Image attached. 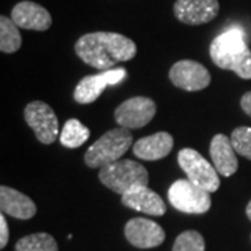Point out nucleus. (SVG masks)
<instances>
[{
	"label": "nucleus",
	"mask_w": 251,
	"mask_h": 251,
	"mask_svg": "<svg viewBox=\"0 0 251 251\" xmlns=\"http://www.w3.org/2000/svg\"><path fill=\"white\" fill-rule=\"evenodd\" d=\"M125 236L130 244L138 249H153L165 242V230L162 226L145 218L130 219L126 224Z\"/></svg>",
	"instance_id": "nucleus-11"
},
{
	"label": "nucleus",
	"mask_w": 251,
	"mask_h": 251,
	"mask_svg": "<svg viewBox=\"0 0 251 251\" xmlns=\"http://www.w3.org/2000/svg\"><path fill=\"white\" fill-rule=\"evenodd\" d=\"M240 105H242V109L244 110V113L251 117V91L246 92L243 95L242 99H240Z\"/></svg>",
	"instance_id": "nucleus-24"
},
{
	"label": "nucleus",
	"mask_w": 251,
	"mask_h": 251,
	"mask_svg": "<svg viewBox=\"0 0 251 251\" xmlns=\"http://www.w3.org/2000/svg\"><path fill=\"white\" fill-rule=\"evenodd\" d=\"M0 209L3 214L24 221L34 218L36 214L35 202L31 198L7 186L0 187Z\"/></svg>",
	"instance_id": "nucleus-17"
},
{
	"label": "nucleus",
	"mask_w": 251,
	"mask_h": 251,
	"mask_svg": "<svg viewBox=\"0 0 251 251\" xmlns=\"http://www.w3.org/2000/svg\"><path fill=\"white\" fill-rule=\"evenodd\" d=\"M169 78L184 91L196 92L206 88L211 84V74L205 66L194 60H180L172 66Z\"/></svg>",
	"instance_id": "nucleus-10"
},
{
	"label": "nucleus",
	"mask_w": 251,
	"mask_h": 251,
	"mask_svg": "<svg viewBox=\"0 0 251 251\" xmlns=\"http://www.w3.org/2000/svg\"><path fill=\"white\" fill-rule=\"evenodd\" d=\"M91 131L87 126H84L77 119L67 120L62 128L60 133V144L66 148H78L84 143L88 141Z\"/></svg>",
	"instance_id": "nucleus-18"
},
{
	"label": "nucleus",
	"mask_w": 251,
	"mask_h": 251,
	"mask_svg": "<svg viewBox=\"0 0 251 251\" xmlns=\"http://www.w3.org/2000/svg\"><path fill=\"white\" fill-rule=\"evenodd\" d=\"M172 251H205V240L197 230H186L176 237Z\"/></svg>",
	"instance_id": "nucleus-21"
},
{
	"label": "nucleus",
	"mask_w": 251,
	"mask_h": 251,
	"mask_svg": "<svg viewBox=\"0 0 251 251\" xmlns=\"http://www.w3.org/2000/svg\"><path fill=\"white\" fill-rule=\"evenodd\" d=\"M127 72L125 69H112L100 74L87 75L77 84L74 90V100L81 105H88L95 102L102 95L108 85H115L125 80Z\"/></svg>",
	"instance_id": "nucleus-9"
},
{
	"label": "nucleus",
	"mask_w": 251,
	"mask_h": 251,
	"mask_svg": "<svg viewBox=\"0 0 251 251\" xmlns=\"http://www.w3.org/2000/svg\"><path fill=\"white\" fill-rule=\"evenodd\" d=\"M156 115V103L147 97H133L120 103L115 110L117 125L125 128H141Z\"/></svg>",
	"instance_id": "nucleus-8"
},
{
	"label": "nucleus",
	"mask_w": 251,
	"mask_h": 251,
	"mask_svg": "<svg viewBox=\"0 0 251 251\" xmlns=\"http://www.w3.org/2000/svg\"><path fill=\"white\" fill-rule=\"evenodd\" d=\"M16 251H59L57 243L49 233H32L16 243Z\"/></svg>",
	"instance_id": "nucleus-20"
},
{
	"label": "nucleus",
	"mask_w": 251,
	"mask_h": 251,
	"mask_svg": "<svg viewBox=\"0 0 251 251\" xmlns=\"http://www.w3.org/2000/svg\"><path fill=\"white\" fill-rule=\"evenodd\" d=\"M9 243V226L4 214L0 215V249H4Z\"/></svg>",
	"instance_id": "nucleus-23"
},
{
	"label": "nucleus",
	"mask_w": 251,
	"mask_h": 251,
	"mask_svg": "<svg viewBox=\"0 0 251 251\" xmlns=\"http://www.w3.org/2000/svg\"><path fill=\"white\" fill-rule=\"evenodd\" d=\"M177 162L181 171L187 175V179L198 187L204 188L208 193H215L221 186L218 171L201 153L193 148L180 150Z\"/></svg>",
	"instance_id": "nucleus-5"
},
{
	"label": "nucleus",
	"mask_w": 251,
	"mask_h": 251,
	"mask_svg": "<svg viewBox=\"0 0 251 251\" xmlns=\"http://www.w3.org/2000/svg\"><path fill=\"white\" fill-rule=\"evenodd\" d=\"M173 137L168 131H159L140 138L133 145V152L144 161H159L166 158L173 150Z\"/></svg>",
	"instance_id": "nucleus-14"
},
{
	"label": "nucleus",
	"mask_w": 251,
	"mask_h": 251,
	"mask_svg": "<svg viewBox=\"0 0 251 251\" xmlns=\"http://www.w3.org/2000/svg\"><path fill=\"white\" fill-rule=\"evenodd\" d=\"M173 13L180 23L187 25H201L212 21L219 13L218 0H177Z\"/></svg>",
	"instance_id": "nucleus-12"
},
{
	"label": "nucleus",
	"mask_w": 251,
	"mask_h": 251,
	"mask_svg": "<svg viewBox=\"0 0 251 251\" xmlns=\"http://www.w3.org/2000/svg\"><path fill=\"white\" fill-rule=\"evenodd\" d=\"M246 214H247V218L251 221V200L249 201V204H247V208H246Z\"/></svg>",
	"instance_id": "nucleus-25"
},
{
	"label": "nucleus",
	"mask_w": 251,
	"mask_h": 251,
	"mask_svg": "<svg viewBox=\"0 0 251 251\" xmlns=\"http://www.w3.org/2000/svg\"><path fill=\"white\" fill-rule=\"evenodd\" d=\"M209 56L219 69L232 70L240 78L251 80V50L242 29L230 28L216 36L209 46Z\"/></svg>",
	"instance_id": "nucleus-2"
},
{
	"label": "nucleus",
	"mask_w": 251,
	"mask_h": 251,
	"mask_svg": "<svg viewBox=\"0 0 251 251\" xmlns=\"http://www.w3.org/2000/svg\"><path fill=\"white\" fill-rule=\"evenodd\" d=\"M230 141L234 151L251 161V127H237L232 131Z\"/></svg>",
	"instance_id": "nucleus-22"
},
{
	"label": "nucleus",
	"mask_w": 251,
	"mask_h": 251,
	"mask_svg": "<svg viewBox=\"0 0 251 251\" xmlns=\"http://www.w3.org/2000/svg\"><path fill=\"white\" fill-rule=\"evenodd\" d=\"M122 204L147 215L162 216L166 214V205L161 196L148 187L134 188L130 193L122 196Z\"/></svg>",
	"instance_id": "nucleus-15"
},
{
	"label": "nucleus",
	"mask_w": 251,
	"mask_h": 251,
	"mask_svg": "<svg viewBox=\"0 0 251 251\" xmlns=\"http://www.w3.org/2000/svg\"><path fill=\"white\" fill-rule=\"evenodd\" d=\"M209 153L212 158V163L219 175L229 177L237 172L239 168V162L236 156L237 152L234 151L232 141L227 135H214L209 145Z\"/></svg>",
	"instance_id": "nucleus-16"
},
{
	"label": "nucleus",
	"mask_w": 251,
	"mask_h": 251,
	"mask_svg": "<svg viewBox=\"0 0 251 251\" xmlns=\"http://www.w3.org/2000/svg\"><path fill=\"white\" fill-rule=\"evenodd\" d=\"M75 53L85 64L98 70H110L117 63L128 62L137 54V45L117 32H91L75 42Z\"/></svg>",
	"instance_id": "nucleus-1"
},
{
	"label": "nucleus",
	"mask_w": 251,
	"mask_h": 251,
	"mask_svg": "<svg viewBox=\"0 0 251 251\" xmlns=\"http://www.w3.org/2000/svg\"><path fill=\"white\" fill-rule=\"evenodd\" d=\"M11 20L25 29L46 31L52 25V16L48 10L34 1H20L11 10Z\"/></svg>",
	"instance_id": "nucleus-13"
},
{
	"label": "nucleus",
	"mask_w": 251,
	"mask_h": 251,
	"mask_svg": "<svg viewBox=\"0 0 251 251\" xmlns=\"http://www.w3.org/2000/svg\"><path fill=\"white\" fill-rule=\"evenodd\" d=\"M173 208L184 214H205L211 208V196L188 179L176 180L168 191Z\"/></svg>",
	"instance_id": "nucleus-6"
},
{
	"label": "nucleus",
	"mask_w": 251,
	"mask_h": 251,
	"mask_svg": "<svg viewBox=\"0 0 251 251\" xmlns=\"http://www.w3.org/2000/svg\"><path fill=\"white\" fill-rule=\"evenodd\" d=\"M23 39L16 23L6 16L0 17V50L3 53H14L21 48Z\"/></svg>",
	"instance_id": "nucleus-19"
},
{
	"label": "nucleus",
	"mask_w": 251,
	"mask_h": 251,
	"mask_svg": "<svg viewBox=\"0 0 251 251\" xmlns=\"http://www.w3.org/2000/svg\"><path fill=\"white\" fill-rule=\"evenodd\" d=\"M99 180L112 191L125 196L134 188L147 187L150 177L141 163L131 159H120L100 168Z\"/></svg>",
	"instance_id": "nucleus-3"
},
{
	"label": "nucleus",
	"mask_w": 251,
	"mask_h": 251,
	"mask_svg": "<svg viewBox=\"0 0 251 251\" xmlns=\"http://www.w3.org/2000/svg\"><path fill=\"white\" fill-rule=\"evenodd\" d=\"M133 144V134L128 128L117 127L109 130L87 150L84 161L88 168H103L120 161Z\"/></svg>",
	"instance_id": "nucleus-4"
},
{
	"label": "nucleus",
	"mask_w": 251,
	"mask_h": 251,
	"mask_svg": "<svg viewBox=\"0 0 251 251\" xmlns=\"http://www.w3.org/2000/svg\"><path fill=\"white\" fill-rule=\"evenodd\" d=\"M27 125L34 130L38 141L45 145L53 144L59 137V120L54 110L42 100L28 103L24 110Z\"/></svg>",
	"instance_id": "nucleus-7"
}]
</instances>
